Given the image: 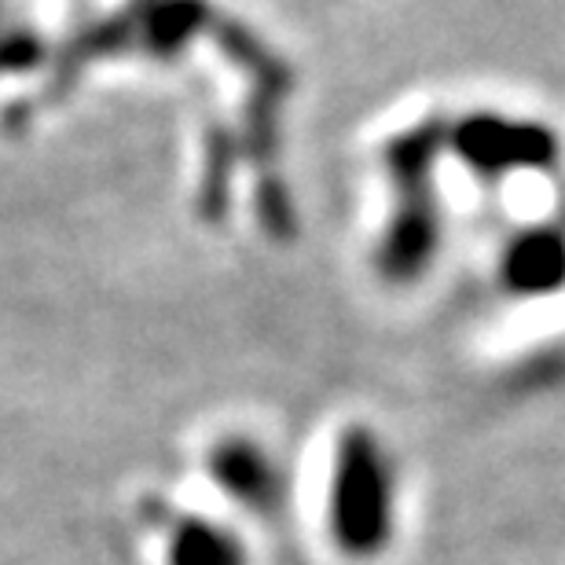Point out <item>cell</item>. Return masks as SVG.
I'll return each mask as SVG.
<instances>
[{
  "mask_svg": "<svg viewBox=\"0 0 565 565\" xmlns=\"http://www.w3.org/2000/svg\"><path fill=\"white\" fill-rule=\"evenodd\" d=\"M440 151H445V126L437 121L412 126L386 151L393 210L379 243V273L390 282L423 279L445 243V210H440L434 180Z\"/></svg>",
  "mask_w": 565,
  "mask_h": 565,
  "instance_id": "obj_1",
  "label": "cell"
},
{
  "mask_svg": "<svg viewBox=\"0 0 565 565\" xmlns=\"http://www.w3.org/2000/svg\"><path fill=\"white\" fill-rule=\"evenodd\" d=\"M401 481L386 445L364 426L345 429L334 451L327 529L345 558L371 562L397 533Z\"/></svg>",
  "mask_w": 565,
  "mask_h": 565,
  "instance_id": "obj_2",
  "label": "cell"
},
{
  "mask_svg": "<svg viewBox=\"0 0 565 565\" xmlns=\"http://www.w3.org/2000/svg\"><path fill=\"white\" fill-rule=\"evenodd\" d=\"M445 143L481 180L544 173L562 154V140L551 132V126L533 118L495 115V110L459 118L456 126L445 129Z\"/></svg>",
  "mask_w": 565,
  "mask_h": 565,
  "instance_id": "obj_3",
  "label": "cell"
},
{
  "mask_svg": "<svg viewBox=\"0 0 565 565\" xmlns=\"http://www.w3.org/2000/svg\"><path fill=\"white\" fill-rule=\"evenodd\" d=\"M503 290L511 298L544 301L565 290V228L562 224H533L503 243L495 265Z\"/></svg>",
  "mask_w": 565,
  "mask_h": 565,
  "instance_id": "obj_4",
  "label": "cell"
},
{
  "mask_svg": "<svg viewBox=\"0 0 565 565\" xmlns=\"http://www.w3.org/2000/svg\"><path fill=\"white\" fill-rule=\"evenodd\" d=\"M213 478L235 503H243L246 511H276L282 500V473L273 462V456L254 445L246 437H228L213 448Z\"/></svg>",
  "mask_w": 565,
  "mask_h": 565,
  "instance_id": "obj_5",
  "label": "cell"
},
{
  "mask_svg": "<svg viewBox=\"0 0 565 565\" xmlns=\"http://www.w3.org/2000/svg\"><path fill=\"white\" fill-rule=\"evenodd\" d=\"M166 565H250L243 540L210 518H184L166 540Z\"/></svg>",
  "mask_w": 565,
  "mask_h": 565,
  "instance_id": "obj_6",
  "label": "cell"
}]
</instances>
